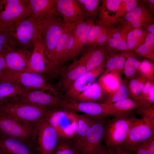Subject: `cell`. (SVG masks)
<instances>
[{
  "mask_svg": "<svg viewBox=\"0 0 154 154\" xmlns=\"http://www.w3.org/2000/svg\"><path fill=\"white\" fill-rule=\"evenodd\" d=\"M41 21L44 54L50 65V75L52 76L54 67L56 48L62 35L68 25L60 16Z\"/></svg>",
  "mask_w": 154,
  "mask_h": 154,
  "instance_id": "obj_1",
  "label": "cell"
},
{
  "mask_svg": "<svg viewBox=\"0 0 154 154\" xmlns=\"http://www.w3.org/2000/svg\"><path fill=\"white\" fill-rule=\"evenodd\" d=\"M49 107L23 103H11L3 101L0 102V114L34 126L44 117Z\"/></svg>",
  "mask_w": 154,
  "mask_h": 154,
  "instance_id": "obj_2",
  "label": "cell"
},
{
  "mask_svg": "<svg viewBox=\"0 0 154 154\" xmlns=\"http://www.w3.org/2000/svg\"><path fill=\"white\" fill-rule=\"evenodd\" d=\"M10 32L19 46L23 48L33 50L35 44L42 40L41 20L29 17L17 23Z\"/></svg>",
  "mask_w": 154,
  "mask_h": 154,
  "instance_id": "obj_3",
  "label": "cell"
},
{
  "mask_svg": "<svg viewBox=\"0 0 154 154\" xmlns=\"http://www.w3.org/2000/svg\"><path fill=\"white\" fill-rule=\"evenodd\" d=\"M0 78L17 83L25 89H39L47 91L58 96L55 90L47 83L46 77L31 72H23L9 69L0 72Z\"/></svg>",
  "mask_w": 154,
  "mask_h": 154,
  "instance_id": "obj_4",
  "label": "cell"
},
{
  "mask_svg": "<svg viewBox=\"0 0 154 154\" xmlns=\"http://www.w3.org/2000/svg\"><path fill=\"white\" fill-rule=\"evenodd\" d=\"M29 0H0V29L10 31L20 21L28 17Z\"/></svg>",
  "mask_w": 154,
  "mask_h": 154,
  "instance_id": "obj_5",
  "label": "cell"
},
{
  "mask_svg": "<svg viewBox=\"0 0 154 154\" xmlns=\"http://www.w3.org/2000/svg\"><path fill=\"white\" fill-rule=\"evenodd\" d=\"M128 116H115L106 122L104 139L106 147L121 145L137 118Z\"/></svg>",
  "mask_w": 154,
  "mask_h": 154,
  "instance_id": "obj_6",
  "label": "cell"
},
{
  "mask_svg": "<svg viewBox=\"0 0 154 154\" xmlns=\"http://www.w3.org/2000/svg\"><path fill=\"white\" fill-rule=\"evenodd\" d=\"M63 99L50 92L40 89H25L20 94L3 101L11 103H23L61 108Z\"/></svg>",
  "mask_w": 154,
  "mask_h": 154,
  "instance_id": "obj_7",
  "label": "cell"
},
{
  "mask_svg": "<svg viewBox=\"0 0 154 154\" xmlns=\"http://www.w3.org/2000/svg\"><path fill=\"white\" fill-rule=\"evenodd\" d=\"M1 135L14 138L23 142L35 141V126L0 114Z\"/></svg>",
  "mask_w": 154,
  "mask_h": 154,
  "instance_id": "obj_8",
  "label": "cell"
},
{
  "mask_svg": "<svg viewBox=\"0 0 154 154\" xmlns=\"http://www.w3.org/2000/svg\"><path fill=\"white\" fill-rule=\"evenodd\" d=\"M34 126L37 150L40 154H52L59 139L57 131L44 117Z\"/></svg>",
  "mask_w": 154,
  "mask_h": 154,
  "instance_id": "obj_9",
  "label": "cell"
},
{
  "mask_svg": "<svg viewBox=\"0 0 154 154\" xmlns=\"http://www.w3.org/2000/svg\"><path fill=\"white\" fill-rule=\"evenodd\" d=\"M154 133V120L137 118L131 126L127 137L121 146L128 151L146 140Z\"/></svg>",
  "mask_w": 154,
  "mask_h": 154,
  "instance_id": "obj_10",
  "label": "cell"
},
{
  "mask_svg": "<svg viewBox=\"0 0 154 154\" xmlns=\"http://www.w3.org/2000/svg\"><path fill=\"white\" fill-rule=\"evenodd\" d=\"M73 62L67 66H64L60 70L58 82L54 86H51L61 98L74 82L80 76L87 71L84 65L78 59L75 58Z\"/></svg>",
  "mask_w": 154,
  "mask_h": 154,
  "instance_id": "obj_11",
  "label": "cell"
},
{
  "mask_svg": "<svg viewBox=\"0 0 154 154\" xmlns=\"http://www.w3.org/2000/svg\"><path fill=\"white\" fill-rule=\"evenodd\" d=\"M56 8L68 25H77L87 20L84 7L78 0H57Z\"/></svg>",
  "mask_w": 154,
  "mask_h": 154,
  "instance_id": "obj_12",
  "label": "cell"
},
{
  "mask_svg": "<svg viewBox=\"0 0 154 154\" xmlns=\"http://www.w3.org/2000/svg\"><path fill=\"white\" fill-rule=\"evenodd\" d=\"M104 119L98 120L90 128L83 139L75 144L81 154H91L102 144L106 122Z\"/></svg>",
  "mask_w": 154,
  "mask_h": 154,
  "instance_id": "obj_13",
  "label": "cell"
},
{
  "mask_svg": "<svg viewBox=\"0 0 154 154\" xmlns=\"http://www.w3.org/2000/svg\"><path fill=\"white\" fill-rule=\"evenodd\" d=\"M104 62L97 68L87 71L78 77L62 95L63 99L74 100L89 87L103 72L104 68Z\"/></svg>",
  "mask_w": 154,
  "mask_h": 154,
  "instance_id": "obj_14",
  "label": "cell"
},
{
  "mask_svg": "<svg viewBox=\"0 0 154 154\" xmlns=\"http://www.w3.org/2000/svg\"><path fill=\"white\" fill-rule=\"evenodd\" d=\"M33 50L20 47L2 53L8 69L31 72L29 62Z\"/></svg>",
  "mask_w": 154,
  "mask_h": 154,
  "instance_id": "obj_15",
  "label": "cell"
},
{
  "mask_svg": "<svg viewBox=\"0 0 154 154\" xmlns=\"http://www.w3.org/2000/svg\"><path fill=\"white\" fill-rule=\"evenodd\" d=\"M57 1V0H29L28 17L42 20L60 16L56 8Z\"/></svg>",
  "mask_w": 154,
  "mask_h": 154,
  "instance_id": "obj_16",
  "label": "cell"
},
{
  "mask_svg": "<svg viewBox=\"0 0 154 154\" xmlns=\"http://www.w3.org/2000/svg\"><path fill=\"white\" fill-rule=\"evenodd\" d=\"M106 104L94 102H78L64 100L61 108L83 113L85 115L98 118H105Z\"/></svg>",
  "mask_w": 154,
  "mask_h": 154,
  "instance_id": "obj_17",
  "label": "cell"
},
{
  "mask_svg": "<svg viewBox=\"0 0 154 154\" xmlns=\"http://www.w3.org/2000/svg\"><path fill=\"white\" fill-rule=\"evenodd\" d=\"M78 60L86 66L87 71L99 66L108 56L105 46L86 45L80 52Z\"/></svg>",
  "mask_w": 154,
  "mask_h": 154,
  "instance_id": "obj_18",
  "label": "cell"
},
{
  "mask_svg": "<svg viewBox=\"0 0 154 154\" xmlns=\"http://www.w3.org/2000/svg\"><path fill=\"white\" fill-rule=\"evenodd\" d=\"M31 72L49 76L50 67L44 54L42 40L37 42L34 46L29 62Z\"/></svg>",
  "mask_w": 154,
  "mask_h": 154,
  "instance_id": "obj_19",
  "label": "cell"
},
{
  "mask_svg": "<svg viewBox=\"0 0 154 154\" xmlns=\"http://www.w3.org/2000/svg\"><path fill=\"white\" fill-rule=\"evenodd\" d=\"M94 24V20L88 19L76 26L74 30V43L69 60L79 55L81 50L86 46L88 33Z\"/></svg>",
  "mask_w": 154,
  "mask_h": 154,
  "instance_id": "obj_20",
  "label": "cell"
},
{
  "mask_svg": "<svg viewBox=\"0 0 154 154\" xmlns=\"http://www.w3.org/2000/svg\"><path fill=\"white\" fill-rule=\"evenodd\" d=\"M121 74L117 71H105L103 70L101 74L97 81L103 89L106 97V101L123 82Z\"/></svg>",
  "mask_w": 154,
  "mask_h": 154,
  "instance_id": "obj_21",
  "label": "cell"
},
{
  "mask_svg": "<svg viewBox=\"0 0 154 154\" xmlns=\"http://www.w3.org/2000/svg\"><path fill=\"white\" fill-rule=\"evenodd\" d=\"M138 106L137 101L132 100L130 97L114 103L106 104V115L114 116H128Z\"/></svg>",
  "mask_w": 154,
  "mask_h": 154,
  "instance_id": "obj_22",
  "label": "cell"
},
{
  "mask_svg": "<svg viewBox=\"0 0 154 154\" xmlns=\"http://www.w3.org/2000/svg\"><path fill=\"white\" fill-rule=\"evenodd\" d=\"M77 25H68L60 37L55 52L53 77L58 76L60 70L64 66V56L68 40Z\"/></svg>",
  "mask_w": 154,
  "mask_h": 154,
  "instance_id": "obj_23",
  "label": "cell"
},
{
  "mask_svg": "<svg viewBox=\"0 0 154 154\" xmlns=\"http://www.w3.org/2000/svg\"><path fill=\"white\" fill-rule=\"evenodd\" d=\"M0 151L10 154H33L24 142L1 135L0 137Z\"/></svg>",
  "mask_w": 154,
  "mask_h": 154,
  "instance_id": "obj_24",
  "label": "cell"
},
{
  "mask_svg": "<svg viewBox=\"0 0 154 154\" xmlns=\"http://www.w3.org/2000/svg\"><path fill=\"white\" fill-rule=\"evenodd\" d=\"M77 125L73 139L75 144L84 138L91 127L99 119L103 118L91 117L86 115L76 114Z\"/></svg>",
  "mask_w": 154,
  "mask_h": 154,
  "instance_id": "obj_25",
  "label": "cell"
},
{
  "mask_svg": "<svg viewBox=\"0 0 154 154\" xmlns=\"http://www.w3.org/2000/svg\"><path fill=\"white\" fill-rule=\"evenodd\" d=\"M73 100L78 102L105 103L106 98L101 85L97 81L94 82Z\"/></svg>",
  "mask_w": 154,
  "mask_h": 154,
  "instance_id": "obj_26",
  "label": "cell"
},
{
  "mask_svg": "<svg viewBox=\"0 0 154 154\" xmlns=\"http://www.w3.org/2000/svg\"><path fill=\"white\" fill-rule=\"evenodd\" d=\"M126 59L125 53H114L108 55L104 62V71H117L123 74L124 65Z\"/></svg>",
  "mask_w": 154,
  "mask_h": 154,
  "instance_id": "obj_27",
  "label": "cell"
},
{
  "mask_svg": "<svg viewBox=\"0 0 154 154\" xmlns=\"http://www.w3.org/2000/svg\"><path fill=\"white\" fill-rule=\"evenodd\" d=\"M24 89L17 83L0 78V102L20 94Z\"/></svg>",
  "mask_w": 154,
  "mask_h": 154,
  "instance_id": "obj_28",
  "label": "cell"
},
{
  "mask_svg": "<svg viewBox=\"0 0 154 154\" xmlns=\"http://www.w3.org/2000/svg\"><path fill=\"white\" fill-rule=\"evenodd\" d=\"M148 33L145 29L140 28L130 31L127 38L128 51L134 50L143 43Z\"/></svg>",
  "mask_w": 154,
  "mask_h": 154,
  "instance_id": "obj_29",
  "label": "cell"
},
{
  "mask_svg": "<svg viewBox=\"0 0 154 154\" xmlns=\"http://www.w3.org/2000/svg\"><path fill=\"white\" fill-rule=\"evenodd\" d=\"M126 59L124 66L123 72L125 78L129 79L138 74L137 70L139 67V62L134 53L132 51L125 53Z\"/></svg>",
  "mask_w": 154,
  "mask_h": 154,
  "instance_id": "obj_30",
  "label": "cell"
},
{
  "mask_svg": "<svg viewBox=\"0 0 154 154\" xmlns=\"http://www.w3.org/2000/svg\"><path fill=\"white\" fill-rule=\"evenodd\" d=\"M147 80L139 75L128 80L126 84L129 97L137 101L142 92Z\"/></svg>",
  "mask_w": 154,
  "mask_h": 154,
  "instance_id": "obj_31",
  "label": "cell"
},
{
  "mask_svg": "<svg viewBox=\"0 0 154 154\" xmlns=\"http://www.w3.org/2000/svg\"><path fill=\"white\" fill-rule=\"evenodd\" d=\"M152 15V13L143 3H139L136 7L117 22L119 24L126 25L135 19Z\"/></svg>",
  "mask_w": 154,
  "mask_h": 154,
  "instance_id": "obj_32",
  "label": "cell"
},
{
  "mask_svg": "<svg viewBox=\"0 0 154 154\" xmlns=\"http://www.w3.org/2000/svg\"><path fill=\"white\" fill-rule=\"evenodd\" d=\"M52 154H81L73 138L59 137L57 144Z\"/></svg>",
  "mask_w": 154,
  "mask_h": 154,
  "instance_id": "obj_33",
  "label": "cell"
},
{
  "mask_svg": "<svg viewBox=\"0 0 154 154\" xmlns=\"http://www.w3.org/2000/svg\"><path fill=\"white\" fill-rule=\"evenodd\" d=\"M138 56L145 57L154 61V35L147 34L143 43L134 50Z\"/></svg>",
  "mask_w": 154,
  "mask_h": 154,
  "instance_id": "obj_34",
  "label": "cell"
},
{
  "mask_svg": "<svg viewBox=\"0 0 154 154\" xmlns=\"http://www.w3.org/2000/svg\"><path fill=\"white\" fill-rule=\"evenodd\" d=\"M83 6L85 12L86 20L94 21L100 12V0H78Z\"/></svg>",
  "mask_w": 154,
  "mask_h": 154,
  "instance_id": "obj_35",
  "label": "cell"
},
{
  "mask_svg": "<svg viewBox=\"0 0 154 154\" xmlns=\"http://www.w3.org/2000/svg\"><path fill=\"white\" fill-rule=\"evenodd\" d=\"M121 0H101L100 10L109 17L114 18L119 7Z\"/></svg>",
  "mask_w": 154,
  "mask_h": 154,
  "instance_id": "obj_36",
  "label": "cell"
},
{
  "mask_svg": "<svg viewBox=\"0 0 154 154\" xmlns=\"http://www.w3.org/2000/svg\"><path fill=\"white\" fill-rule=\"evenodd\" d=\"M139 2L136 0H121L116 14L113 18L116 23L136 7Z\"/></svg>",
  "mask_w": 154,
  "mask_h": 154,
  "instance_id": "obj_37",
  "label": "cell"
},
{
  "mask_svg": "<svg viewBox=\"0 0 154 154\" xmlns=\"http://www.w3.org/2000/svg\"><path fill=\"white\" fill-rule=\"evenodd\" d=\"M130 97L126 82L124 81L116 91L107 99L105 103H114Z\"/></svg>",
  "mask_w": 154,
  "mask_h": 154,
  "instance_id": "obj_38",
  "label": "cell"
},
{
  "mask_svg": "<svg viewBox=\"0 0 154 154\" xmlns=\"http://www.w3.org/2000/svg\"><path fill=\"white\" fill-rule=\"evenodd\" d=\"M139 75L147 80H154V64L147 60L140 62L137 70Z\"/></svg>",
  "mask_w": 154,
  "mask_h": 154,
  "instance_id": "obj_39",
  "label": "cell"
},
{
  "mask_svg": "<svg viewBox=\"0 0 154 154\" xmlns=\"http://www.w3.org/2000/svg\"><path fill=\"white\" fill-rule=\"evenodd\" d=\"M13 44L11 35L7 31L0 29V53H2L10 49Z\"/></svg>",
  "mask_w": 154,
  "mask_h": 154,
  "instance_id": "obj_40",
  "label": "cell"
},
{
  "mask_svg": "<svg viewBox=\"0 0 154 154\" xmlns=\"http://www.w3.org/2000/svg\"><path fill=\"white\" fill-rule=\"evenodd\" d=\"M129 31V29L126 26L119 24L117 27H114L110 36L127 41V37Z\"/></svg>",
  "mask_w": 154,
  "mask_h": 154,
  "instance_id": "obj_41",
  "label": "cell"
},
{
  "mask_svg": "<svg viewBox=\"0 0 154 154\" xmlns=\"http://www.w3.org/2000/svg\"><path fill=\"white\" fill-rule=\"evenodd\" d=\"M136 113L142 118L148 120H154V105L150 106H139L136 108Z\"/></svg>",
  "mask_w": 154,
  "mask_h": 154,
  "instance_id": "obj_42",
  "label": "cell"
},
{
  "mask_svg": "<svg viewBox=\"0 0 154 154\" xmlns=\"http://www.w3.org/2000/svg\"><path fill=\"white\" fill-rule=\"evenodd\" d=\"M153 18L152 15L143 17L135 19L131 23L124 25L127 27L130 31L139 28L143 26L146 24L153 23Z\"/></svg>",
  "mask_w": 154,
  "mask_h": 154,
  "instance_id": "obj_43",
  "label": "cell"
},
{
  "mask_svg": "<svg viewBox=\"0 0 154 154\" xmlns=\"http://www.w3.org/2000/svg\"><path fill=\"white\" fill-rule=\"evenodd\" d=\"M114 24L110 25L98 37L92 46H104L114 27Z\"/></svg>",
  "mask_w": 154,
  "mask_h": 154,
  "instance_id": "obj_44",
  "label": "cell"
},
{
  "mask_svg": "<svg viewBox=\"0 0 154 154\" xmlns=\"http://www.w3.org/2000/svg\"><path fill=\"white\" fill-rule=\"evenodd\" d=\"M139 106H150L154 105V86L150 91L145 94L141 95L137 99Z\"/></svg>",
  "mask_w": 154,
  "mask_h": 154,
  "instance_id": "obj_45",
  "label": "cell"
},
{
  "mask_svg": "<svg viewBox=\"0 0 154 154\" xmlns=\"http://www.w3.org/2000/svg\"><path fill=\"white\" fill-rule=\"evenodd\" d=\"M128 151L133 152L135 154H151L146 145L145 141L131 148Z\"/></svg>",
  "mask_w": 154,
  "mask_h": 154,
  "instance_id": "obj_46",
  "label": "cell"
},
{
  "mask_svg": "<svg viewBox=\"0 0 154 154\" xmlns=\"http://www.w3.org/2000/svg\"><path fill=\"white\" fill-rule=\"evenodd\" d=\"M145 143L151 154H154V133L145 141Z\"/></svg>",
  "mask_w": 154,
  "mask_h": 154,
  "instance_id": "obj_47",
  "label": "cell"
},
{
  "mask_svg": "<svg viewBox=\"0 0 154 154\" xmlns=\"http://www.w3.org/2000/svg\"><path fill=\"white\" fill-rule=\"evenodd\" d=\"M91 154H109L107 147L102 144L97 147Z\"/></svg>",
  "mask_w": 154,
  "mask_h": 154,
  "instance_id": "obj_48",
  "label": "cell"
},
{
  "mask_svg": "<svg viewBox=\"0 0 154 154\" xmlns=\"http://www.w3.org/2000/svg\"><path fill=\"white\" fill-rule=\"evenodd\" d=\"M114 147V149L113 150L115 154H132L130 152L120 146Z\"/></svg>",
  "mask_w": 154,
  "mask_h": 154,
  "instance_id": "obj_49",
  "label": "cell"
},
{
  "mask_svg": "<svg viewBox=\"0 0 154 154\" xmlns=\"http://www.w3.org/2000/svg\"><path fill=\"white\" fill-rule=\"evenodd\" d=\"M0 69L2 71L8 69L3 54L0 53Z\"/></svg>",
  "mask_w": 154,
  "mask_h": 154,
  "instance_id": "obj_50",
  "label": "cell"
},
{
  "mask_svg": "<svg viewBox=\"0 0 154 154\" xmlns=\"http://www.w3.org/2000/svg\"><path fill=\"white\" fill-rule=\"evenodd\" d=\"M143 27H144L146 30L149 33L154 35V24L153 23L146 24Z\"/></svg>",
  "mask_w": 154,
  "mask_h": 154,
  "instance_id": "obj_51",
  "label": "cell"
},
{
  "mask_svg": "<svg viewBox=\"0 0 154 154\" xmlns=\"http://www.w3.org/2000/svg\"><path fill=\"white\" fill-rule=\"evenodd\" d=\"M147 3V5L149 8V11L151 12H154V0H145Z\"/></svg>",
  "mask_w": 154,
  "mask_h": 154,
  "instance_id": "obj_52",
  "label": "cell"
},
{
  "mask_svg": "<svg viewBox=\"0 0 154 154\" xmlns=\"http://www.w3.org/2000/svg\"><path fill=\"white\" fill-rule=\"evenodd\" d=\"M108 148L109 154H115L113 149L110 148V147H107Z\"/></svg>",
  "mask_w": 154,
  "mask_h": 154,
  "instance_id": "obj_53",
  "label": "cell"
},
{
  "mask_svg": "<svg viewBox=\"0 0 154 154\" xmlns=\"http://www.w3.org/2000/svg\"><path fill=\"white\" fill-rule=\"evenodd\" d=\"M0 154H10L5 153L0 151Z\"/></svg>",
  "mask_w": 154,
  "mask_h": 154,
  "instance_id": "obj_54",
  "label": "cell"
},
{
  "mask_svg": "<svg viewBox=\"0 0 154 154\" xmlns=\"http://www.w3.org/2000/svg\"><path fill=\"white\" fill-rule=\"evenodd\" d=\"M2 71V70L1 69H0V72Z\"/></svg>",
  "mask_w": 154,
  "mask_h": 154,
  "instance_id": "obj_55",
  "label": "cell"
},
{
  "mask_svg": "<svg viewBox=\"0 0 154 154\" xmlns=\"http://www.w3.org/2000/svg\"><path fill=\"white\" fill-rule=\"evenodd\" d=\"M0 136H1V134H0Z\"/></svg>",
  "mask_w": 154,
  "mask_h": 154,
  "instance_id": "obj_56",
  "label": "cell"
}]
</instances>
